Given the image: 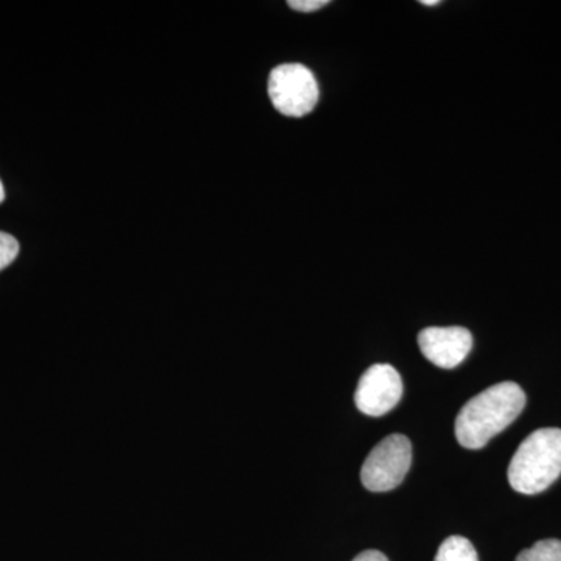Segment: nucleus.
Instances as JSON below:
<instances>
[{
  "mask_svg": "<svg viewBox=\"0 0 561 561\" xmlns=\"http://www.w3.org/2000/svg\"><path fill=\"white\" fill-rule=\"evenodd\" d=\"M20 254V242L7 232L0 231V272L9 267L11 262Z\"/></svg>",
  "mask_w": 561,
  "mask_h": 561,
  "instance_id": "1a4fd4ad",
  "label": "nucleus"
},
{
  "mask_svg": "<svg viewBox=\"0 0 561 561\" xmlns=\"http://www.w3.org/2000/svg\"><path fill=\"white\" fill-rule=\"evenodd\" d=\"M328 3H330L328 0H289L287 5L302 13H311V11L323 9Z\"/></svg>",
  "mask_w": 561,
  "mask_h": 561,
  "instance_id": "9d476101",
  "label": "nucleus"
},
{
  "mask_svg": "<svg viewBox=\"0 0 561 561\" xmlns=\"http://www.w3.org/2000/svg\"><path fill=\"white\" fill-rule=\"evenodd\" d=\"M421 3H423V5H430V7H434V5H438V3H440V0H421Z\"/></svg>",
  "mask_w": 561,
  "mask_h": 561,
  "instance_id": "f8f14e48",
  "label": "nucleus"
},
{
  "mask_svg": "<svg viewBox=\"0 0 561 561\" xmlns=\"http://www.w3.org/2000/svg\"><path fill=\"white\" fill-rule=\"evenodd\" d=\"M412 463V445L405 435L391 434L368 454L360 470L365 489L382 493L397 489Z\"/></svg>",
  "mask_w": 561,
  "mask_h": 561,
  "instance_id": "20e7f679",
  "label": "nucleus"
},
{
  "mask_svg": "<svg viewBox=\"0 0 561 561\" xmlns=\"http://www.w3.org/2000/svg\"><path fill=\"white\" fill-rule=\"evenodd\" d=\"M434 561H479V557L468 538L454 535L442 542Z\"/></svg>",
  "mask_w": 561,
  "mask_h": 561,
  "instance_id": "0eeeda50",
  "label": "nucleus"
},
{
  "mask_svg": "<svg viewBox=\"0 0 561 561\" xmlns=\"http://www.w3.org/2000/svg\"><path fill=\"white\" fill-rule=\"evenodd\" d=\"M353 561H389V559L379 551H365L359 553Z\"/></svg>",
  "mask_w": 561,
  "mask_h": 561,
  "instance_id": "9b49d317",
  "label": "nucleus"
},
{
  "mask_svg": "<svg viewBox=\"0 0 561 561\" xmlns=\"http://www.w3.org/2000/svg\"><path fill=\"white\" fill-rule=\"evenodd\" d=\"M268 98L284 116L302 117L316 108L320 98L319 84L306 66L297 62L280 65L268 77Z\"/></svg>",
  "mask_w": 561,
  "mask_h": 561,
  "instance_id": "7ed1b4c3",
  "label": "nucleus"
},
{
  "mask_svg": "<svg viewBox=\"0 0 561 561\" xmlns=\"http://www.w3.org/2000/svg\"><path fill=\"white\" fill-rule=\"evenodd\" d=\"M516 561H561V541L542 540L535 542L516 557Z\"/></svg>",
  "mask_w": 561,
  "mask_h": 561,
  "instance_id": "6e6552de",
  "label": "nucleus"
},
{
  "mask_svg": "<svg viewBox=\"0 0 561 561\" xmlns=\"http://www.w3.org/2000/svg\"><path fill=\"white\" fill-rule=\"evenodd\" d=\"M5 201V190H3L2 181H0V203Z\"/></svg>",
  "mask_w": 561,
  "mask_h": 561,
  "instance_id": "ddd939ff",
  "label": "nucleus"
},
{
  "mask_svg": "<svg viewBox=\"0 0 561 561\" xmlns=\"http://www.w3.org/2000/svg\"><path fill=\"white\" fill-rule=\"evenodd\" d=\"M421 353L432 364L445 370L459 367L472 348V335L467 328H426L420 332Z\"/></svg>",
  "mask_w": 561,
  "mask_h": 561,
  "instance_id": "423d86ee",
  "label": "nucleus"
},
{
  "mask_svg": "<svg viewBox=\"0 0 561 561\" xmlns=\"http://www.w3.org/2000/svg\"><path fill=\"white\" fill-rule=\"evenodd\" d=\"M561 474V430L531 432L508 465V482L523 494L548 490Z\"/></svg>",
  "mask_w": 561,
  "mask_h": 561,
  "instance_id": "f03ea898",
  "label": "nucleus"
},
{
  "mask_svg": "<svg viewBox=\"0 0 561 561\" xmlns=\"http://www.w3.org/2000/svg\"><path fill=\"white\" fill-rule=\"evenodd\" d=\"M401 397L400 373L389 364H376L362 375L354 402L365 415L382 416L401 401Z\"/></svg>",
  "mask_w": 561,
  "mask_h": 561,
  "instance_id": "39448f33",
  "label": "nucleus"
},
{
  "mask_svg": "<svg viewBox=\"0 0 561 561\" xmlns=\"http://www.w3.org/2000/svg\"><path fill=\"white\" fill-rule=\"evenodd\" d=\"M526 393L516 382H501L476 394L461 408L456 437L463 448L482 449L522 415Z\"/></svg>",
  "mask_w": 561,
  "mask_h": 561,
  "instance_id": "f257e3e1",
  "label": "nucleus"
}]
</instances>
